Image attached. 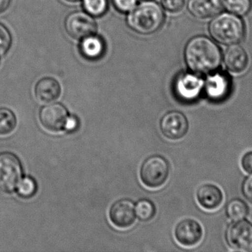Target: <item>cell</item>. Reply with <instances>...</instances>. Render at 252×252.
Here are the masks:
<instances>
[{
	"instance_id": "obj_1",
	"label": "cell",
	"mask_w": 252,
	"mask_h": 252,
	"mask_svg": "<svg viewBox=\"0 0 252 252\" xmlns=\"http://www.w3.org/2000/svg\"><path fill=\"white\" fill-rule=\"evenodd\" d=\"M185 60L193 72L209 73L217 69L221 62L219 47L210 38L197 36L192 38L185 48Z\"/></svg>"
},
{
	"instance_id": "obj_2",
	"label": "cell",
	"mask_w": 252,
	"mask_h": 252,
	"mask_svg": "<svg viewBox=\"0 0 252 252\" xmlns=\"http://www.w3.org/2000/svg\"><path fill=\"white\" fill-rule=\"evenodd\" d=\"M164 20L162 9L157 3L146 1L130 11L127 24L138 34H151L158 31Z\"/></svg>"
},
{
	"instance_id": "obj_3",
	"label": "cell",
	"mask_w": 252,
	"mask_h": 252,
	"mask_svg": "<svg viewBox=\"0 0 252 252\" xmlns=\"http://www.w3.org/2000/svg\"><path fill=\"white\" fill-rule=\"evenodd\" d=\"M210 31L215 40L227 45L238 44L244 36L242 21L229 13H223L216 17L210 24Z\"/></svg>"
},
{
	"instance_id": "obj_4",
	"label": "cell",
	"mask_w": 252,
	"mask_h": 252,
	"mask_svg": "<svg viewBox=\"0 0 252 252\" xmlns=\"http://www.w3.org/2000/svg\"><path fill=\"white\" fill-rule=\"evenodd\" d=\"M170 165L168 161L160 155H152L145 160L140 170V179L147 187H161L168 179Z\"/></svg>"
},
{
	"instance_id": "obj_5",
	"label": "cell",
	"mask_w": 252,
	"mask_h": 252,
	"mask_svg": "<svg viewBox=\"0 0 252 252\" xmlns=\"http://www.w3.org/2000/svg\"><path fill=\"white\" fill-rule=\"evenodd\" d=\"M22 173V163L16 155L10 152L0 154V193L14 192Z\"/></svg>"
},
{
	"instance_id": "obj_6",
	"label": "cell",
	"mask_w": 252,
	"mask_h": 252,
	"mask_svg": "<svg viewBox=\"0 0 252 252\" xmlns=\"http://www.w3.org/2000/svg\"><path fill=\"white\" fill-rule=\"evenodd\" d=\"M228 246L237 251L252 252V223L246 219L234 220L225 232Z\"/></svg>"
},
{
	"instance_id": "obj_7",
	"label": "cell",
	"mask_w": 252,
	"mask_h": 252,
	"mask_svg": "<svg viewBox=\"0 0 252 252\" xmlns=\"http://www.w3.org/2000/svg\"><path fill=\"white\" fill-rule=\"evenodd\" d=\"M38 118L45 130L59 133L66 129L69 117L67 109L63 105L54 103L43 107L40 109Z\"/></svg>"
},
{
	"instance_id": "obj_8",
	"label": "cell",
	"mask_w": 252,
	"mask_h": 252,
	"mask_svg": "<svg viewBox=\"0 0 252 252\" xmlns=\"http://www.w3.org/2000/svg\"><path fill=\"white\" fill-rule=\"evenodd\" d=\"M160 130L164 137L170 140H179L186 136L189 122L185 114L177 110L167 112L160 121Z\"/></svg>"
},
{
	"instance_id": "obj_9",
	"label": "cell",
	"mask_w": 252,
	"mask_h": 252,
	"mask_svg": "<svg viewBox=\"0 0 252 252\" xmlns=\"http://www.w3.org/2000/svg\"><path fill=\"white\" fill-rule=\"evenodd\" d=\"M65 28L71 37L81 39L95 33L96 23L90 14L84 12H75L66 17Z\"/></svg>"
},
{
	"instance_id": "obj_10",
	"label": "cell",
	"mask_w": 252,
	"mask_h": 252,
	"mask_svg": "<svg viewBox=\"0 0 252 252\" xmlns=\"http://www.w3.org/2000/svg\"><path fill=\"white\" fill-rule=\"evenodd\" d=\"M203 235L202 226L194 219L182 220L176 225L175 229V238L184 247H195L201 242Z\"/></svg>"
},
{
	"instance_id": "obj_11",
	"label": "cell",
	"mask_w": 252,
	"mask_h": 252,
	"mask_svg": "<svg viewBox=\"0 0 252 252\" xmlns=\"http://www.w3.org/2000/svg\"><path fill=\"white\" fill-rule=\"evenodd\" d=\"M136 217L134 204L128 199L116 201L109 211L111 221L120 229L130 227L135 223Z\"/></svg>"
},
{
	"instance_id": "obj_12",
	"label": "cell",
	"mask_w": 252,
	"mask_h": 252,
	"mask_svg": "<svg viewBox=\"0 0 252 252\" xmlns=\"http://www.w3.org/2000/svg\"><path fill=\"white\" fill-rule=\"evenodd\" d=\"M197 201L201 207L208 211H214L221 205L223 194L216 185L207 183L198 188L196 193Z\"/></svg>"
},
{
	"instance_id": "obj_13",
	"label": "cell",
	"mask_w": 252,
	"mask_h": 252,
	"mask_svg": "<svg viewBox=\"0 0 252 252\" xmlns=\"http://www.w3.org/2000/svg\"><path fill=\"white\" fill-rule=\"evenodd\" d=\"M224 0H189L190 13L198 19H210L219 14L223 8Z\"/></svg>"
},
{
	"instance_id": "obj_14",
	"label": "cell",
	"mask_w": 252,
	"mask_h": 252,
	"mask_svg": "<svg viewBox=\"0 0 252 252\" xmlns=\"http://www.w3.org/2000/svg\"><path fill=\"white\" fill-rule=\"evenodd\" d=\"M224 62L229 71L233 73H242L248 68L249 56L242 47L232 44L225 53Z\"/></svg>"
},
{
	"instance_id": "obj_15",
	"label": "cell",
	"mask_w": 252,
	"mask_h": 252,
	"mask_svg": "<svg viewBox=\"0 0 252 252\" xmlns=\"http://www.w3.org/2000/svg\"><path fill=\"white\" fill-rule=\"evenodd\" d=\"M62 93V87L57 80L53 78H41L35 87V96L42 103H50L57 100Z\"/></svg>"
},
{
	"instance_id": "obj_16",
	"label": "cell",
	"mask_w": 252,
	"mask_h": 252,
	"mask_svg": "<svg viewBox=\"0 0 252 252\" xmlns=\"http://www.w3.org/2000/svg\"><path fill=\"white\" fill-rule=\"evenodd\" d=\"M205 90L209 98L213 100H220L229 92V80L222 74H216L207 79Z\"/></svg>"
},
{
	"instance_id": "obj_17",
	"label": "cell",
	"mask_w": 252,
	"mask_h": 252,
	"mask_svg": "<svg viewBox=\"0 0 252 252\" xmlns=\"http://www.w3.org/2000/svg\"><path fill=\"white\" fill-rule=\"evenodd\" d=\"M203 85V81L195 75L185 73L180 75L176 82V89L183 97L193 98L198 95Z\"/></svg>"
},
{
	"instance_id": "obj_18",
	"label": "cell",
	"mask_w": 252,
	"mask_h": 252,
	"mask_svg": "<svg viewBox=\"0 0 252 252\" xmlns=\"http://www.w3.org/2000/svg\"><path fill=\"white\" fill-rule=\"evenodd\" d=\"M80 49L84 57L91 60H95L102 57L104 53V41L100 37L93 34L83 38Z\"/></svg>"
},
{
	"instance_id": "obj_19",
	"label": "cell",
	"mask_w": 252,
	"mask_h": 252,
	"mask_svg": "<svg viewBox=\"0 0 252 252\" xmlns=\"http://www.w3.org/2000/svg\"><path fill=\"white\" fill-rule=\"evenodd\" d=\"M226 214L231 220H241L250 214V207L241 198H234L226 205Z\"/></svg>"
},
{
	"instance_id": "obj_20",
	"label": "cell",
	"mask_w": 252,
	"mask_h": 252,
	"mask_svg": "<svg viewBox=\"0 0 252 252\" xmlns=\"http://www.w3.org/2000/svg\"><path fill=\"white\" fill-rule=\"evenodd\" d=\"M17 124L16 115L10 109L0 108V136H7L14 131Z\"/></svg>"
},
{
	"instance_id": "obj_21",
	"label": "cell",
	"mask_w": 252,
	"mask_h": 252,
	"mask_svg": "<svg viewBox=\"0 0 252 252\" xmlns=\"http://www.w3.org/2000/svg\"><path fill=\"white\" fill-rule=\"evenodd\" d=\"M135 213L139 220L148 221L155 216V206L149 200H141L135 206Z\"/></svg>"
},
{
	"instance_id": "obj_22",
	"label": "cell",
	"mask_w": 252,
	"mask_h": 252,
	"mask_svg": "<svg viewBox=\"0 0 252 252\" xmlns=\"http://www.w3.org/2000/svg\"><path fill=\"white\" fill-rule=\"evenodd\" d=\"M37 183L32 178L25 177L21 179L17 186V194L20 198L29 199L36 194Z\"/></svg>"
},
{
	"instance_id": "obj_23",
	"label": "cell",
	"mask_w": 252,
	"mask_h": 252,
	"mask_svg": "<svg viewBox=\"0 0 252 252\" xmlns=\"http://www.w3.org/2000/svg\"><path fill=\"white\" fill-rule=\"evenodd\" d=\"M84 7L92 16H100L107 10V0H84Z\"/></svg>"
},
{
	"instance_id": "obj_24",
	"label": "cell",
	"mask_w": 252,
	"mask_h": 252,
	"mask_svg": "<svg viewBox=\"0 0 252 252\" xmlns=\"http://www.w3.org/2000/svg\"><path fill=\"white\" fill-rule=\"evenodd\" d=\"M226 6L229 11L235 15L244 16L252 8L251 0H226Z\"/></svg>"
},
{
	"instance_id": "obj_25",
	"label": "cell",
	"mask_w": 252,
	"mask_h": 252,
	"mask_svg": "<svg viewBox=\"0 0 252 252\" xmlns=\"http://www.w3.org/2000/svg\"><path fill=\"white\" fill-rule=\"evenodd\" d=\"M11 36L4 25L0 24V54L7 53L11 44Z\"/></svg>"
},
{
	"instance_id": "obj_26",
	"label": "cell",
	"mask_w": 252,
	"mask_h": 252,
	"mask_svg": "<svg viewBox=\"0 0 252 252\" xmlns=\"http://www.w3.org/2000/svg\"><path fill=\"white\" fill-rule=\"evenodd\" d=\"M161 4L165 10L172 13H177L183 9L185 0H161Z\"/></svg>"
},
{
	"instance_id": "obj_27",
	"label": "cell",
	"mask_w": 252,
	"mask_h": 252,
	"mask_svg": "<svg viewBox=\"0 0 252 252\" xmlns=\"http://www.w3.org/2000/svg\"><path fill=\"white\" fill-rule=\"evenodd\" d=\"M137 0H113L114 5L117 10L122 13L131 11L136 7Z\"/></svg>"
},
{
	"instance_id": "obj_28",
	"label": "cell",
	"mask_w": 252,
	"mask_h": 252,
	"mask_svg": "<svg viewBox=\"0 0 252 252\" xmlns=\"http://www.w3.org/2000/svg\"><path fill=\"white\" fill-rule=\"evenodd\" d=\"M242 193L246 199L252 204V176L246 178L243 182Z\"/></svg>"
},
{
	"instance_id": "obj_29",
	"label": "cell",
	"mask_w": 252,
	"mask_h": 252,
	"mask_svg": "<svg viewBox=\"0 0 252 252\" xmlns=\"http://www.w3.org/2000/svg\"><path fill=\"white\" fill-rule=\"evenodd\" d=\"M241 167L246 173L252 174V151H249L243 155Z\"/></svg>"
},
{
	"instance_id": "obj_30",
	"label": "cell",
	"mask_w": 252,
	"mask_h": 252,
	"mask_svg": "<svg viewBox=\"0 0 252 252\" xmlns=\"http://www.w3.org/2000/svg\"><path fill=\"white\" fill-rule=\"evenodd\" d=\"M11 0H0V13H3L7 10L10 5Z\"/></svg>"
},
{
	"instance_id": "obj_31",
	"label": "cell",
	"mask_w": 252,
	"mask_h": 252,
	"mask_svg": "<svg viewBox=\"0 0 252 252\" xmlns=\"http://www.w3.org/2000/svg\"><path fill=\"white\" fill-rule=\"evenodd\" d=\"M76 119H75V118H74V117H72V118H69V119H68L66 129H67V130H72V129H74L76 127Z\"/></svg>"
},
{
	"instance_id": "obj_32",
	"label": "cell",
	"mask_w": 252,
	"mask_h": 252,
	"mask_svg": "<svg viewBox=\"0 0 252 252\" xmlns=\"http://www.w3.org/2000/svg\"><path fill=\"white\" fill-rule=\"evenodd\" d=\"M66 1H69V2H75V1H79V0H66Z\"/></svg>"
},
{
	"instance_id": "obj_33",
	"label": "cell",
	"mask_w": 252,
	"mask_h": 252,
	"mask_svg": "<svg viewBox=\"0 0 252 252\" xmlns=\"http://www.w3.org/2000/svg\"><path fill=\"white\" fill-rule=\"evenodd\" d=\"M145 1H151V0H145Z\"/></svg>"
}]
</instances>
